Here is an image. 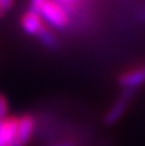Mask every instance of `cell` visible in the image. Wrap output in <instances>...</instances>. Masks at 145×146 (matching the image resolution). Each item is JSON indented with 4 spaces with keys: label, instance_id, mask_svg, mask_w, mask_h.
I'll use <instances>...</instances> for the list:
<instances>
[{
    "label": "cell",
    "instance_id": "cell-1",
    "mask_svg": "<svg viewBox=\"0 0 145 146\" xmlns=\"http://www.w3.org/2000/svg\"><path fill=\"white\" fill-rule=\"evenodd\" d=\"M36 13L41 17L44 23L55 30H64L69 25L68 12L53 0H44Z\"/></svg>",
    "mask_w": 145,
    "mask_h": 146
},
{
    "label": "cell",
    "instance_id": "cell-5",
    "mask_svg": "<svg viewBox=\"0 0 145 146\" xmlns=\"http://www.w3.org/2000/svg\"><path fill=\"white\" fill-rule=\"evenodd\" d=\"M21 27L23 32L27 33L28 36H37L40 31L45 27V23L41 19V17L37 13L32 10H27L21 18Z\"/></svg>",
    "mask_w": 145,
    "mask_h": 146
},
{
    "label": "cell",
    "instance_id": "cell-13",
    "mask_svg": "<svg viewBox=\"0 0 145 146\" xmlns=\"http://www.w3.org/2000/svg\"><path fill=\"white\" fill-rule=\"evenodd\" d=\"M4 13H5V12H4V10H3V9H1V7H0V18H1L3 15H4Z\"/></svg>",
    "mask_w": 145,
    "mask_h": 146
},
{
    "label": "cell",
    "instance_id": "cell-12",
    "mask_svg": "<svg viewBox=\"0 0 145 146\" xmlns=\"http://www.w3.org/2000/svg\"><path fill=\"white\" fill-rule=\"evenodd\" d=\"M138 18L140 21H143V22H145V7L143 8V9L139 12V15H138Z\"/></svg>",
    "mask_w": 145,
    "mask_h": 146
},
{
    "label": "cell",
    "instance_id": "cell-10",
    "mask_svg": "<svg viewBox=\"0 0 145 146\" xmlns=\"http://www.w3.org/2000/svg\"><path fill=\"white\" fill-rule=\"evenodd\" d=\"M13 4H14V0H0V7H1V9L4 12L12 9Z\"/></svg>",
    "mask_w": 145,
    "mask_h": 146
},
{
    "label": "cell",
    "instance_id": "cell-6",
    "mask_svg": "<svg viewBox=\"0 0 145 146\" xmlns=\"http://www.w3.org/2000/svg\"><path fill=\"white\" fill-rule=\"evenodd\" d=\"M17 133V117L0 119V146H13Z\"/></svg>",
    "mask_w": 145,
    "mask_h": 146
},
{
    "label": "cell",
    "instance_id": "cell-8",
    "mask_svg": "<svg viewBox=\"0 0 145 146\" xmlns=\"http://www.w3.org/2000/svg\"><path fill=\"white\" fill-rule=\"evenodd\" d=\"M53 1H55L57 4H59L62 8H64L69 14V12H72V10L76 9L84 0H53Z\"/></svg>",
    "mask_w": 145,
    "mask_h": 146
},
{
    "label": "cell",
    "instance_id": "cell-3",
    "mask_svg": "<svg viewBox=\"0 0 145 146\" xmlns=\"http://www.w3.org/2000/svg\"><path fill=\"white\" fill-rule=\"evenodd\" d=\"M36 119L32 114L25 113L17 117V133L13 146H27L35 132Z\"/></svg>",
    "mask_w": 145,
    "mask_h": 146
},
{
    "label": "cell",
    "instance_id": "cell-9",
    "mask_svg": "<svg viewBox=\"0 0 145 146\" xmlns=\"http://www.w3.org/2000/svg\"><path fill=\"white\" fill-rule=\"evenodd\" d=\"M8 114H9V103L4 94L0 92V119L9 117Z\"/></svg>",
    "mask_w": 145,
    "mask_h": 146
},
{
    "label": "cell",
    "instance_id": "cell-4",
    "mask_svg": "<svg viewBox=\"0 0 145 146\" xmlns=\"http://www.w3.org/2000/svg\"><path fill=\"white\" fill-rule=\"evenodd\" d=\"M118 85L122 88H128V90H136L145 85V64L136 68L128 69L123 72L118 77Z\"/></svg>",
    "mask_w": 145,
    "mask_h": 146
},
{
    "label": "cell",
    "instance_id": "cell-11",
    "mask_svg": "<svg viewBox=\"0 0 145 146\" xmlns=\"http://www.w3.org/2000/svg\"><path fill=\"white\" fill-rule=\"evenodd\" d=\"M48 146H74V141H72V140H61V141H57Z\"/></svg>",
    "mask_w": 145,
    "mask_h": 146
},
{
    "label": "cell",
    "instance_id": "cell-2",
    "mask_svg": "<svg viewBox=\"0 0 145 146\" xmlns=\"http://www.w3.org/2000/svg\"><path fill=\"white\" fill-rule=\"evenodd\" d=\"M136 95V90H128V88H122V92L120 94L116 101L112 104L108 111L105 113L103 118V123L105 127H112L122 119V117L126 114L130 104L132 103V99Z\"/></svg>",
    "mask_w": 145,
    "mask_h": 146
},
{
    "label": "cell",
    "instance_id": "cell-7",
    "mask_svg": "<svg viewBox=\"0 0 145 146\" xmlns=\"http://www.w3.org/2000/svg\"><path fill=\"white\" fill-rule=\"evenodd\" d=\"M36 37H37L39 42L46 49H51L53 50V49H57V46H58V38H57L55 33L51 30H49L46 26L40 31V33Z\"/></svg>",
    "mask_w": 145,
    "mask_h": 146
}]
</instances>
